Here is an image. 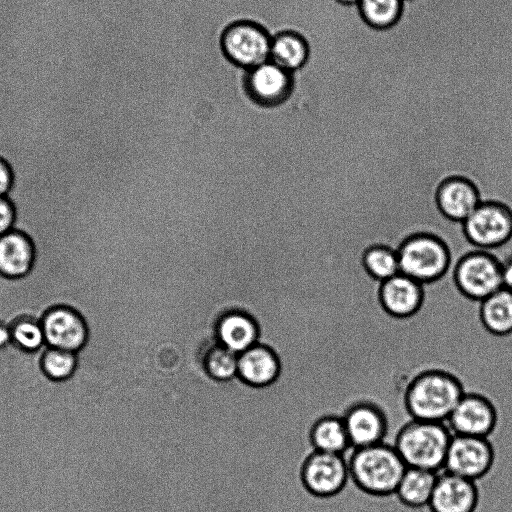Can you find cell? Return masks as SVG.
<instances>
[{"label": "cell", "mask_w": 512, "mask_h": 512, "mask_svg": "<svg viewBox=\"0 0 512 512\" xmlns=\"http://www.w3.org/2000/svg\"><path fill=\"white\" fill-rule=\"evenodd\" d=\"M347 462L356 489L375 498L393 496L407 468L394 445L386 442L354 448Z\"/></svg>", "instance_id": "cell-2"}, {"label": "cell", "mask_w": 512, "mask_h": 512, "mask_svg": "<svg viewBox=\"0 0 512 512\" xmlns=\"http://www.w3.org/2000/svg\"><path fill=\"white\" fill-rule=\"evenodd\" d=\"M12 343L11 327L0 321V350Z\"/></svg>", "instance_id": "cell-32"}, {"label": "cell", "mask_w": 512, "mask_h": 512, "mask_svg": "<svg viewBox=\"0 0 512 512\" xmlns=\"http://www.w3.org/2000/svg\"><path fill=\"white\" fill-rule=\"evenodd\" d=\"M455 279L469 298L482 301L503 287L500 262L488 252H471L458 262Z\"/></svg>", "instance_id": "cell-8"}, {"label": "cell", "mask_w": 512, "mask_h": 512, "mask_svg": "<svg viewBox=\"0 0 512 512\" xmlns=\"http://www.w3.org/2000/svg\"><path fill=\"white\" fill-rule=\"evenodd\" d=\"M36 258L35 245L23 231L12 229L0 237V275L9 279L27 276Z\"/></svg>", "instance_id": "cell-16"}, {"label": "cell", "mask_w": 512, "mask_h": 512, "mask_svg": "<svg viewBox=\"0 0 512 512\" xmlns=\"http://www.w3.org/2000/svg\"><path fill=\"white\" fill-rule=\"evenodd\" d=\"M245 89L249 98L262 107H276L292 94L293 73L268 61L246 71Z\"/></svg>", "instance_id": "cell-13"}, {"label": "cell", "mask_w": 512, "mask_h": 512, "mask_svg": "<svg viewBox=\"0 0 512 512\" xmlns=\"http://www.w3.org/2000/svg\"><path fill=\"white\" fill-rule=\"evenodd\" d=\"M339 2L347 5H356L360 0H338Z\"/></svg>", "instance_id": "cell-33"}, {"label": "cell", "mask_w": 512, "mask_h": 512, "mask_svg": "<svg viewBox=\"0 0 512 512\" xmlns=\"http://www.w3.org/2000/svg\"><path fill=\"white\" fill-rule=\"evenodd\" d=\"M341 415L351 447L359 448L385 442L389 419L386 411L377 402L370 399L356 400Z\"/></svg>", "instance_id": "cell-11"}, {"label": "cell", "mask_w": 512, "mask_h": 512, "mask_svg": "<svg viewBox=\"0 0 512 512\" xmlns=\"http://www.w3.org/2000/svg\"><path fill=\"white\" fill-rule=\"evenodd\" d=\"M16 209L8 197H0V237L14 229Z\"/></svg>", "instance_id": "cell-29"}, {"label": "cell", "mask_w": 512, "mask_h": 512, "mask_svg": "<svg viewBox=\"0 0 512 512\" xmlns=\"http://www.w3.org/2000/svg\"><path fill=\"white\" fill-rule=\"evenodd\" d=\"M500 264L503 287L512 291V256L507 257Z\"/></svg>", "instance_id": "cell-31"}, {"label": "cell", "mask_w": 512, "mask_h": 512, "mask_svg": "<svg viewBox=\"0 0 512 512\" xmlns=\"http://www.w3.org/2000/svg\"><path fill=\"white\" fill-rule=\"evenodd\" d=\"M41 324L48 347L77 353L87 344V322L72 307L60 305L51 308L42 317Z\"/></svg>", "instance_id": "cell-12"}, {"label": "cell", "mask_w": 512, "mask_h": 512, "mask_svg": "<svg viewBox=\"0 0 512 512\" xmlns=\"http://www.w3.org/2000/svg\"><path fill=\"white\" fill-rule=\"evenodd\" d=\"M78 366L77 353L48 347L43 353L41 367L48 378L53 381L69 380Z\"/></svg>", "instance_id": "cell-27"}, {"label": "cell", "mask_w": 512, "mask_h": 512, "mask_svg": "<svg viewBox=\"0 0 512 512\" xmlns=\"http://www.w3.org/2000/svg\"><path fill=\"white\" fill-rule=\"evenodd\" d=\"M309 442L315 451L344 455L351 443L342 415L330 412L320 415L310 428Z\"/></svg>", "instance_id": "cell-20"}, {"label": "cell", "mask_w": 512, "mask_h": 512, "mask_svg": "<svg viewBox=\"0 0 512 512\" xmlns=\"http://www.w3.org/2000/svg\"><path fill=\"white\" fill-rule=\"evenodd\" d=\"M272 38L260 25L240 21L223 33L222 50L227 59L239 68L250 70L270 60Z\"/></svg>", "instance_id": "cell-5"}, {"label": "cell", "mask_w": 512, "mask_h": 512, "mask_svg": "<svg viewBox=\"0 0 512 512\" xmlns=\"http://www.w3.org/2000/svg\"><path fill=\"white\" fill-rule=\"evenodd\" d=\"M14 183V174L10 164L0 157V197H7Z\"/></svg>", "instance_id": "cell-30"}, {"label": "cell", "mask_w": 512, "mask_h": 512, "mask_svg": "<svg viewBox=\"0 0 512 512\" xmlns=\"http://www.w3.org/2000/svg\"><path fill=\"white\" fill-rule=\"evenodd\" d=\"M463 225L472 244L489 250L503 245L512 236V213L501 203L484 201Z\"/></svg>", "instance_id": "cell-9"}, {"label": "cell", "mask_w": 512, "mask_h": 512, "mask_svg": "<svg viewBox=\"0 0 512 512\" xmlns=\"http://www.w3.org/2000/svg\"><path fill=\"white\" fill-rule=\"evenodd\" d=\"M201 365L212 380L229 381L237 376L238 354L217 343L205 352Z\"/></svg>", "instance_id": "cell-24"}, {"label": "cell", "mask_w": 512, "mask_h": 512, "mask_svg": "<svg viewBox=\"0 0 512 512\" xmlns=\"http://www.w3.org/2000/svg\"><path fill=\"white\" fill-rule=\"evenodd\" d=\"M464 392L463 383L454 373L441 368L425 369L407 383L404 408L412 419L445 423Z\"/></svg>", "instance_id": "cell-1"}, {"label": "cell", "mask_w": 512, "mask_h": 512, "mask_svg": "<svg viewBox=\"0 0 512 512\" xmlns=\"http://www.w3.org/2000/svg\"><path fill=\"white\" fill-rule=\"evenodd\" d=\"M215 335L220 345L239 355L258 344L259 327L248 313L231 310L218 318Z\"/></svg>", "instance_id": "cell-18"}, {"label": "cell", "mask_w": 512, "mask_h": 512, "mask_svg": "<svg viewBox=\"0 0 512 512\" xmlns=\"http://www.w3.org/2000/svg\"><path fill=\"white\" fill-rule=\"evenodd\" d=\"M422 301L421 283L402 273L382 282L380 302L384 311L392 318L405 320L415 316Z\"/></svg>", "instance_id": "cell-15"}, {"label": "cell", "mask_w": 512, "mask_h": 512, "mask_svg": "<svg viewBox=\"0 0 512 512\" xmlns=\"http://www.w3.org/2000/svg\"><path fill=\"white\" fill-rule=\"evenodd\" d=\"M494 460L495 450L489 437L453 434L443 471L476 482L490 472Z\"/></svg>", "instance_id": "cell-6"}, {"label": "cell", "mask_w": 512, "mask_h": 512, "mask_svg": "<svg viewBox=\"0 0 512 512\" xmlns=\"http://www.w3.org/2000/svg\"><path fill=\"white\" fill-rule=\"evenodd\" d=\"M279 373L278 357L265 345L256 344L238 355L237 376L249 386H269L277 379Z\"/></svg>", "instance_id": "cell-19"}, {"label": "cell", "mask_w": 512, "mask_h": 512, "mask_svg": "<svg viewBox=\"0 0 512 512\" xmlns=\"http://www.w3.org/2000/svg\"><path fill=\"white\" fill-rule=\"evenodd\" d=\"M309 47L306 40L293 31H283L272 38L270 61L294 73L306 64Z\"/></svg>", "instance_id": "cell-23"}, {"label": "cell", "mask_w": 512, "mask_h": 512, "mask_svg": "<svg viewBox=\"0 0 512 512\" xmlns=\"http://www.w3.org/2000/svg\"><path fill=\"white\" fill-rule=\"evenodd\" d=\"M509 126H510V123H509ZM509 139H510V127H509ZM508 155H509V145H508ZM507 168H508V163H507ZM507 172H508V169H507ZM506 180H507V177H506ZM505 184H506V182H505ZM504 189H505V186H504ZM503 192H504V190H503ZM501 199H502V197H501Z\"/></svg>", "instance_id": "cell-34"}, {"label": "cell", "mask_w": 512, "mask_h": 512, "mask_svg": "<svg viewBox=\"0 0 512 512\" xmlns=\"http://www.w3.org/2000/svg\"><path fill=\"white\" fill-rule=\"evenodd\" d=\"M481 203L475 185L463 177L445 180L437 191V204L448 219L464 222Z\"/></svg>", "instance_id": "cell-17"}, {"label": "cell", "mask_w": 512, "mask_h": 512, "mask_svg": "<svg viewBox=\"0 0 512 512\" xmlns=\"http://www.w3.org/2000/svg\"><path fill=\"white\" fill-rule=\"evenodd\" d=\"M350 479L348 462L343 454L311 452L301 469L305 489L318 498L339 496Z\"/></svg>", "instance_id": "cell-7"}, {"label": "cell", "mask_w": 512, "mask_h": 512, "mask_svg": "<svg viewBox=\"0 0 512 512\" xmlns=\"http://www.w3.org/2000/svg\"><path fill=\"white\" fill-rule=\"evenodd\" d=\"M481 497L475 481L439 472L429 501L432 512H474Z\"/></svg>", "instance_id": "cell-14"}, {"label": "cell", "mask_w": 512, "mask_h": 512, "mask_svg": "<svg viewBox=\"0 0 512 512\" xmlns=\"http://www.w3.org/2000/svg\"><path fill=\"white\" fill-rule=\"evenodd\" d=\"M437 472L407 467L395 491L400 503L410 508H422L429 504Z\"/></svg>", "instance_id": "cell-22"}, {"label": "cell", "mask_w": 512, "mask_h": 512, "mask_svg": "<svg viewBox=\"0 0 512 512\" xmlns=\"http://www.w3.org/2000/svg\"><path fill=\"white\" fill-rule=\"evenodd\" d=\"M358 5L362 16L370 25L387 28L400 18L403 0H360Z\"/></svg>", "instance_id": "cell-26"}, {"label": "cell", "mask_w": 512, "mask_h": 512, "mask_svg": "<svg viewBox=\"0 0 512 512\" xmlns=\"http://www.w3.org/2000/svg\"><path fill=\"white\" fill-rule=\"evenodd\" d=\"M452 436L444 422L411 418L397 431L393 445L407 467L439 473Z\"/></svg>", "instance_id": "cell-3"}, {"label": "cell", "mask_w": 512, "mask_h": 512, "mask_svg": "<svg viewBox=\"0 0 512 512\" xmlns=\"http://www.w3.org/2000/svg\"><path fill=\"white\" fill-rule=\"evenodd\" d=\"M497 421V409L490 398L465 391L445 423L454 435L489 437Z\"/></svg>", "instance_id": "cell-10"}, {"label": "cell", "mask_w": 512, "mask_h": 512, "mask_svg": "<svg viewBox=\"0 0 512 512\" xmlns=\"http://www.w3.org/2000/svg\"><path fill=\"white\" fill-rule=\"evenodd\" d=\"M397 254L400 273L421 284L438 279L450 262L444 242L428 233H417L407 238Z\"/></svg>", "instance_id": "cell-4"}, {"label": "cell", "mask_w": 512, "mask_h": 512, "mask_svg": "<svg viewBox=\"0 0 512 512\" xmlns=\"http://www.w3.org/2000/svg\"><path fill=\"white\" fill-rule=\"evenodd\" d=\"M363 263L370 275L383 282L400 273L397 251L385 245L367 249Z\"/></svg>", "instance_id": "cell-25"}, {"label": "cell", "mask_w": 512, "mask_h": 512, "mask_svg": "<svg viewBox=\"0 0 512 512\" xmlns=\"http://www.w3.org/2000/svg\"><path fill=\"white\" fill-rule=\"evenodd\" d=\"M12 343L27 352H36L47 346L41 321L22 317L11 325Z\"/></svg>", "instance_id": "cell-28"}, {"label": "cell", "mask_w": 512, "mask_h": 512, "mask_svg": "<svg viewBox=\"0 0 512 512\" xmlns=\"http://www.w3.org/2000/svg\"><path fill=\"white\" fill-rule=\"evenodd\" d=\"M481 327L494 337L512 335V291L502 287L481 301Z\"/></svg>", "instance_id": "cell-21"}]
</instances>
